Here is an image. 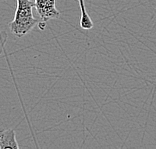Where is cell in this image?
<instances>
[{"label":"cell","instance_id":"cell-1","mask_svg":"<svg viewBox=\"0 0 156 149\" xmlns=\"http://www.w3.org/2000/svg\"><path fill=\"white\" fill-rule=\"evenodd\" d=\"M34 1L31 0H17L14 18L10 22L11 32L17 37H22L40 23V19L35 18L32 13Z\"/></svg>","mask_w":156,"mask_h":149},{"label":"cell","instance_id":"cell-2","mask_svg":"<svg viewBox=\"0 0 156 149\" xmlns=\"http://www.w3.org/2000/svg\"><path fill=\"white\" fill-rule=\"evenodd\" d=\"M34 7L40 19V23L38 24L40 30H44L47 21L57 19L60 16L59 10L56 8L55 0H34Z\"/></svg>","mask_w":156,"mask_h":149},{"label":"cell","instance_id":"cell-3","mask_svg":"<svg viewBox=\"0 0 156 149\" xmlns=\"http://www.w3.org/2000/svg\"><path fill=\"white\" fill-rule=\"evenodd\" d=\"M18 149L19 145L16 140V133L13 129L0 131V149Z\"/></svg>","mask_w":156,"mask_h":149},{"label":"cell","instance_id":"cell-4","mask_svg":"<svg viewBox=\"0 0 156 149\" xmlns=\"http://www.w3.org/2000/svg\"><path fill=\"white\" fill-rule=\"evenodd\" d=\"M79 2V7L81 11V16H80V26L85 30H90L93 28V21L90 18V16L88 15V13L85 8V3L84 0H78Z\"/></svg>","mask_w":156,"mask_h":149},{"label":"cell","instance_id":"cell-5","mask_svg":"<svg viewBox=\"0 0 156 149\" xmlns=\"http://www.w3.org/2000/svg\"><path fill=\"white\" fill-rule=\"evenodd\" d=\"M7 42V34L4 31H0V54L4 49V45Z\"/></svg>","mask_w":156,"mask_h":149}]
</instances>
